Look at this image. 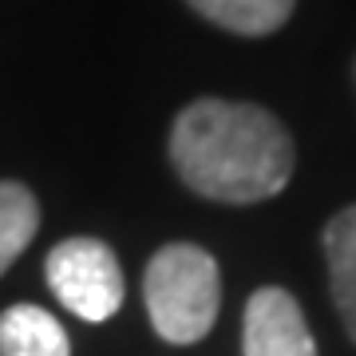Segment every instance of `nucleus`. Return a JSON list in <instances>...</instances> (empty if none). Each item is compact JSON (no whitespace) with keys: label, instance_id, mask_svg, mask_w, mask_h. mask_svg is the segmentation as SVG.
Listing matches in <instances>:
<instances>
[{"label":"nucleus","instance_id":"obj_1","mask_svg":"<svg viewBox=\"0 0 356 356\" xmlns=\"http://www.w3.org/2000/svg\"><path fill=\"white\" fill-rule=\"evenodd\" d=\"M170 163L194 194L245 206L285 191L297 151L281 119L266 107L198 99L175 119Z\"/></svg>","mask_w":356,"mask_h":356},{"label":"nucleus","instance_id":"obj_2","mask_svg":"<svg viewBox=\"0 0 356 356\" xmlns=\"http://www.w3.org/2000/svg\"><path fill=\"white\" fill-rule=\"evenodd\" d=\"M143 297L154 332L170 344H194L214 329L222 305V277L218 261L202 245L175 242L163 245L147 266Z\"/></svg>","mask_w":356,"mask_h":356},{"label":"nucleus","instance_id":"obj_3","mask_svg":"<svg viewBox=\"0 0 356 356\" xmlns=\"http://www.w3.org/2000/svg\"><path fill=\"white\" fill-rule=\"evenodd\" d=\"M48 285L76 317L99 325L123 305V269L99 238H67L48 254Z\"/></svg>","mask_w":356,"mask_h":356},{"label":"nucleus","instance_id":"obj_4","mask_svg":"<svg viewBox=\"0 0 356 356\" xmlns=\"http://www.w3.org/2000/svg\"><path fill=\"white\" fill-rule=\"evenodd\" d=\"M242 353L245 356H317L313 332L305 313L293 301V293L266 285L250 297L242 325Z\"/></svg>","mask_w":356,"mask_h":356},{"label":"nucleus","instance_id":"obj_5","mask_svg":"<svg viewBox=\"0 0 356 356\" xmlns=\"http://www.w3.org/2000/svg\"><path fill=\"white\" fill-rule=\"evenodd\" d=\"M0 356H72V344L48 309L13 305L0 313Z\"/></svg>","mask_w":356,"mask_h":356},{"label":"nucleus","instance_id":"obj_6","mask_svg":"<svg viewBox=\"0 0 356 356\" xmlns=\"http://www.w3.org/2000/svg\"><path fill=\"white\" fill-rule=\"evenodd\" d=\"M325 257H329L332 301L341 309L348 337L356 341V206L341 210L325 226Z\"/></svg>","mask_w":356,"mask_h":356},{"label":"nucleus","instance_id":"obj_7","mask_svg":"<svg viewBox=\"0 0 356 356\" xmlns=\"http://www.w3.org/2000/svg\"><path fill=\"white\" fill-rule=\"evenodd\" d=\"M210 24L238 36H269L293 16L297 0H186Z\"/></svg>","mask_w":356,"mask_h":356},{"label":"nucleus","instance_id":"obj_8","mask_svg":"<svg viewBox=\"0 0 356 356\" xmlns=\"http://www.w3.org/2000/svg\"><path fill=\"white\" fill-rule=\"evenodd\" d=\"M40 229L36 194L24 182H0V273H8L16 257L28 250V242Z\"/></svg>","mask_w":356,"mask_h":356}]
</instances>
